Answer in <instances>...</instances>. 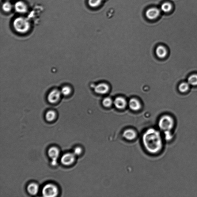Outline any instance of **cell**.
<instances>
[{"label":"cell","instance_id":"3","mask_svg":"<svg viewBox=\"0 0 197 197\" xmlns=\"http://www.w3.org/2000/svg\"><path fill=\"white\" fill-rule=\"evenodd\" d=\"M13 27L15 31L20 34H25L30 29L31 25L28 19L25 17H17L13 22Z\"/></svg>","mask_w":197,"mask_h":197},{"label":"cell","instance_id":"6","mask_svg":"<svg viewBox=\"0 0 197 197\" xmlns=\"http://www.w3.org/2000/svg\"><path fill=\"white\" fill-rule=\"evenodd\" d=\"M49 157L52 159L51 165L52 166H56L57 161L59 155V151L57 147H51L48 152Z\"/></svg>","mask_w":197,"mask_h":197},{"label":"cell","instance_id":"15","mask_svg":"<svg viewBox=\"0 0 197 197\" xmlns=\"http://www.w3.org/2000/svg\"><path fill=\"white\" fill-rule=\"evenodd\" d=\"M28 191L31 195H34L38 193L39 186L38 185L35 183H31L28 186Z\"/></svg>","mask_w":197,"mask_h":197},{"label":"cell","instance_id":"5","mask_svg":"<svg viewBox=\"0 0 197 197\" xmlns=\"http://www.w3.org/2000/svg\"><path fill=\"white\" fill-rule=\"evenodd\" d=\"M62 95L60 90L57 89L52 90L48 95V101L51 104H55L59 101Z\"/></svg>","mask_w":197,"mask_h":197},{"label":"cell","instance_id":"20","mask_svg":"<svg viewBox=\"0 0 197 197\" xmlns=\"http://www.w3.org/2000/svg\"><path fill=\"white\" fill-rule=\"evenodd\" d=\"M172 6L169 3L166 2L163 3L161 6V9L162 11L165 13H168L172 9Z\"/></svg>","mask_w":197,"mask_h":197},{"label":"cell","instance_id":"19","mask_svg":"<svg viewBox=\"0 0 197 197\" xmlns=\"http://www.w3.org/2000/svg\"><path fill=\"white\" fill-rule=\"evenodd\" d=\"M61 92L63 95L66 96H68L71 94L72 89L71 87L69 85H65L61 88Z\"/></svg>","mask_w":197,"mask_h":197},{"label":"cell","instance_id":"21","mask_svg":"<svg viewBox=\"0 0 197 197\" xmlns=\"http://www.w3.org/2000/svg\"><path fill=\"white\" fill-rule=\"evenodd\" d=\"M2 9L6 12H10L13 8V5L9 1H7L4 3L2 6Z\"/></svg>","mask_w":197,"mask_h":197},{"label":"cell","instance_id":"7","mask_svg":"<svg viewBox=\"0 0 197 197\" xmlns=\"http://www.w3.org/2000/svg\"><path fill=\"white\" fill-rule=\"evenodd\" d=\"M75 157L73 153H68L63 155L61 159V163L64 165H70L74 162Z\"/></svg>","mask_w":197,"mask_h":197},{"label":"cell","instance_id":"17","mask_svg":"<svg viewBox=\"0 0 197 197\" xmlns=\"http://www.w3.org/2000/svg\"><path fill=\"white\" fill-rule=\"evenodd\" d=\"M56 113L55 111L50 110L47 111L46 114V118L48 121H52L55 119Z\"/></svg>","mask_w":197,"mask_h":197},{"label":"cell","instance_id":"14","mask_svg":"<svg viewBox=\"0 0 197 197\" xmlns=\"http://www.w3.org/2000/svg\"><path fill=\"white\" fill-rule=\"evenodd\" d=\"M156 53L159 58L163 59L167 55V51L165 47L159 46L156 48Z\"/></svg>","mask_w":197,"mask_h":197},{"label":"cell","instance_id":"13","mask_svg":"<svg viewBox=\"0 0 197 197\" xmlns=\"http://www.w3.org/2000/svg\"><path fill=\"white\" fill-rule=\"evenodd\" d=\"M129 104L130 109L134 111H139L141 108V104L137 99H131L129 100Z\"/></svg>","mask_w":197,"mask_h":197},{"label":"cell","instance_id":"4","mask_svg":"<svg viewBox=\"0 0 197 197\" xmlns=\"http://www.w3.org/2000/svg\"><path fill=\"white\" fill-rule=\"evenodd\" d=\"M42 194L45 197H55L58 195V189L55 185L48 184L43 188Z\"/></svg>","mask_w":197,"mask_h":197},{"label":"cell","instance_id":"8","mask_svg":"<svg viewBox=\"0 0 197 197\" xmlns=\"http://www.w3.org/2000/svg\"><path fill=\"white\" fill-rule=\"evenodd\" d=\"M14 7L15 10L18 13H24L28 10V6L23 1H17L15 3Z\"/></svg>","mask_w":197,"mask_h":197},{"label":"cell","instance_id":"22","mask_svg":"<svg viewBox=\"0 0 197 197\" xmlns=\"http://www.w3.org/2000/svg\"><path fill=\"white\" fill-rule=\"evenodd\" d=\"M102 103H103V106L105 107L109 108L112 106L113 101L110 97H107L105 98L104 99Z\"/></svg>","mask_w":197,"mask_h":197},{"label":"cell","instance_id":"25","mask_svg":"<svg viewBox=\"0 0 197 197\" xmlns=\"http://www.w3.org/2000/svg\"><path fill=\"white\" fill-rule=\"evenodd\" d=\"M7 1H11V0H7Z\"/></svg>","mask_w":197,"mask_h":197},{"label":"cell","instance_id":"18","mask_svg":"<svg viewBox=\"0 0 197 197\" xmlns=\"http://www.w3.org/2000/svg\"><path fill=\"white\" fill-rule=\"evenodd\" d=\"M188 82L190 85L193 86L197 85V74L191 75L188 78Z\"/></svg>","mask_w":197,"mask_h":197},{"label":"cell","instance_id":"16","mask_svg":"<svg viewBox=\"0 0 197 197\" xmlns=\"http://www.w3.org/2000/svg\"><path fill=\"white\" fill-rule=\"evenodd\" d=\"M190 85L188 82H183L180 83L179 86V90L180 92L184 93L188 91Z\"/></svg>","mask_w":197,"mask_h":197},{"label":"cell","instance_id":"23","mask_svg":"<svg viewBox=\"0 0 197 197\" xmlns=\"http://www.w3.org/2000/svg\"><path fill=\"white\" fill-rule=\"evenodd\" d=\"M102 1V0H89L88 4L90 6L95 7L100 6Z\"/></svg>","mask_w":197,"mask_h":197},{"label":"cell","instance_id":"9","mask_svg":"<svg viewBox=\"0 0 197 197\" xmlns=\"http://www.w3.org/2000/svg\"><path fill=\"white\" fill-rule=\"evenodd\" d=\"M109 86L107 84L104 83L99 84L95 88L94 91L96 93L100 94H105L109 91Z\"/></svg>","mask_w":197,"mask_h":197},{"label":"cell","instance_id":"12","mask_svg":"<svg viewBox=\"0 0 197 197\" xmlns=\"http://www.w3.org/2000/svg\"><path fill=\"white\" fill-rule=\"evenodd\" d=\"M114 103L116 107L119 109H124L127 105V102L125 99L122 97H117L114 100Z\"/></svg>","mask_w":197,"mask_h":197},{"label":"cell","instance_id":"10","mask_svg":"<svg viewBox=\"0 0 197 197\" xmlns=\"http://www.w3.org/2000/svg\"><path fill=\"white\" fill-rule=\"evenodd\" d=\"M160 14V10L156 8H151L147 10L146 13L147 18L153 20L158 17Z\"/></svg>","mask_w":197,"mask_h":197},{"label":"cell","instance_id":"1","mask_svg":"<svg viewBox=\"0 0 197 197\" xmlns=\"http://www.w3.org/2000/svg\"><path fill=\"white\" fill-rule=\"evenodd\" d=\"M142 142L146 150L151 154H157L163 148V142L160 133L154 128L147 129L144 133Z\"/></svg>","mask_w":197,"mask_h":197},{"label":"cell","instance_id":"24","mask_svg":"<svg viewBox=\"0 0 197 197\" xmlns=\"http://www.w3.org/2000/svg\"><path fill=\"white\" fill-rule=\"evenodd\" d=\"M82 152V149L80 147H77L74 151L73 153L75 156H79Z\"/></svg>","mask_w":197,"mask_h":197},{"label":"cell","instance_id":"2","mask_svg":"<svg viewBox=\"0 0 197 197\" xmlns=\"http://www.w3.org/2000/svg\"><path fill=\"white\" fill-rule=\"evenodd\" d=\"M158 126L161 130L164 132V134H172L176 126L175 120L171 116L164 115L159 119Z\"/></svg>","mask_w":197,"mask_h":197},{"label":"cell","instance_id":"11","mask_svg":"<svg viewBox=\"0 0 197 197\" xmlns=\"http://www.w3.org/2000/svg\"><path fill=\"white\" fill-rule=\"evenodd\" d=\"M123 136L127 140L132 141L136 138L137 133L133 129H127L124 131Z\"/></svg>","mask_w":197,"mask_h":197}]
</instances>
